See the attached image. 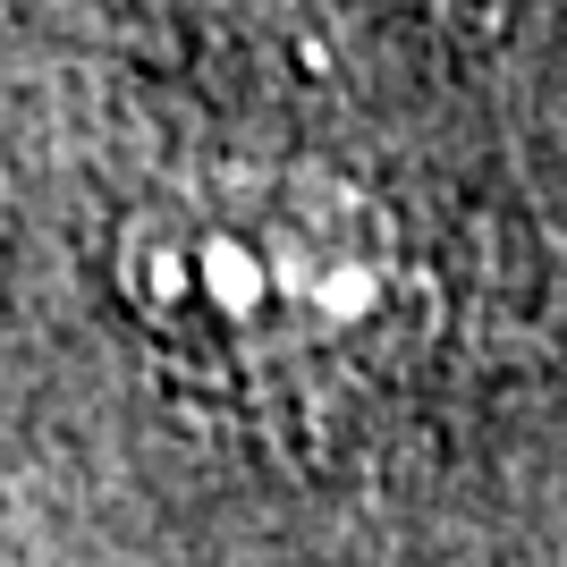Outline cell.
I'll return each instance as SVG.
<instances>
[{"label":"cell","instance_id":"obj_1","mask_svg":"<svg viewBox=\"0 0 567 567\" xmlns=\"http://www.w3.org/2000/svg\"><path fill=\"white\" fill-rule=\"evenodd\" d=\"M111 288L153 348L255 373L399 331L415 262L373 195L322 169H187L118 220Z\"/></svg>","mask_w":567,"mask_h":567}]
</instances>
